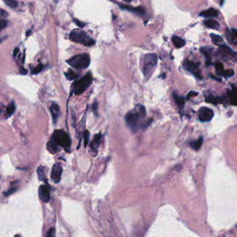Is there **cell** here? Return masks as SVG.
I'll use <instances>...</instances> for the list:
<instances>
[{"label": "cell", "instance_id": "cell-20", "mask_svg": "<svg viewBox=\"0 0 237 237\" xmlns=\"http://www.w3.org/2000/svg\"><path fill=\"white\" fill-rule=\"evenodd\" d=\"M173 97H174V100H175L176 104L178 106L179 108L181 109L184 108L185 105V102H186V100L184 97L182 96H179V95L175 92V91H174L173 92Z\"/></svg>", "mask_w": 237, "mask_h": 237}, {"label": "cell", "instance_id": "cell-8", "mask_svg": "<svg viewBox=\"0 0 237 237\" xmlns=\"http://www.w3.org/2000/svg\"><path fill=\"white\" fill-rule=\"evenodd\" d=\"M214 116V113L212 109L207 107L203 106L198 111V118L203 122L211 121Z\"/></svg>", "mask_w": 237, "mask_h": 237}, {"label": "cell", "instance_id": "cell-31", "mask_svg": "<svg viewBox=\"0 0 237 237\" xmlns=\"http://www.w3.org/2000/svg\"><path fill=\"white\" fill-rule=\"evenodd\" d=\"M4 2L11 8H16L18 6V2L14 0H4Z\"/></svg>", "mask_w": 237, "mask_h": 237}, {"label": "cell", "instance_id": "cell-4", "mask_svg": "<svg viewBox=\"0 0 237 237\" xmlns=\"http://www.w3.org/2000/svg\"><path fill=\"white\" fill-rule=\"evenodd\" d=\"M93 83V77L90 72H88L81 80L77 81L74 84V93L76 95H80L86 90Z\"/></svg>", "mask_w": 237, "mask_h": 237}, {"label": "cell", "instance_id": "cell-36", "mask_svg": "<svg viewBox=\"0 0 237 237\" xmlns=\"http://www.w3.org/2000/svg\"><path fill=\"white\" fill-rule=\"evenodd\" d=\"M8 21L6 20H0V31H2L7 26Z\"/></svg>", "mask_w": 237, "mask_h": 237}, {"label": "cell", "instance_id": "cell-16", "mask_svg": "<svg viewBox=\"0 0 237 237\" xmlns=\"http://www.w3.org/2000/svg\"><path fill=\"white\" fill-rule=\"evenodd\" d=\"M101 138H102V135H101V134H97L95 136L94 139L90 143V149L95 152V155H96L97 153V150H98V147L100 144Z\"/></svg>", "mask_w": 237, "mask_h": 237}, {"label": "cell", "instance_id": "cell-2", "mask_svg": "<svg viewBox=\"0 0 237 237\" xmlns=\"http://www.w3.org/2000/svg\"><path fill=\"white\" fill-rule=\"evenodd\" d=\"M70 39L75 43L82 44L85 46L91 47L95 44L92 38L90 37L85 31L80 29H74L70 33Z\"/></svg>", "mask_w": 237, "mask_h": 237}, {"label": "cell", "instance_id": "cell-23", "mask_svg": "<svg viewBox=\"0 0 237 237\" xmlns=\"http://www.w3.org/2000/svg\"><path fill=\"white\" fill-rule=\"evenodd\" d=\"M135 114L138 117V120L144 118L146 116V110L143 105H137L135 109Z\"/></svg>", "mask_w": 237, "mask_h": 237}, {"label": "cell", "instance_id": "cell-6", "mask_svg": "<svg viewBox=\"0 0 237 237\" xmlns=\"http://www.w3.org/2000/svg\"><path fill=\"white\" fill-rule=\"evenodd\" d=\"M218 54L224 59L229 60V61H232L234 63L236 62V52L227 45L219 47L218 49Z\"/></svg>", "mask_w": 237, "mask_h": 237}, {"label": "cell", "instance_id": "cell-37", "mask_svg": "<svg viewBox=\"0 0 237 237\" xmlns=\"http://www.w3.org/2000/svg\"><path fill=\"white\" fill-rule=\"evenodd\" d=\"M74 22L75 23V24H77V26L79 27H80V28H83V27H84L86 25V23H83V22H81L80 20H77V19H74Z\"/></svg>", "mask_w": 237, "mask_h": 237}, {"label": "cell", "instance_id": "cell-17", "mask_svg": "<svg viewBox=\"0 0 237 237\" xmlns=\"http://www.w3.org/2000/svg\"><path fill=\"white\" fill-rule=\"evenodd\" d=\"M219 11L217 9L210 8L207 9V10L202 11L200 13V16L204 18H215L219 16Z\"/></svg>", "mask_w": 237, "mask_h": 237}, {"label": "cell", "instance_id": "cell-11", "mask_svg": "<svg viewBox=\"0 0 237 237\" xmlns=\"http://www.w3.org/2000/svg\"><path fill=\"white\" fill-rule=\"evenodd\" d=\"M39 195L41 201L47 203L50 199L49 189L45 185H41L39 188Z\"/></svg>", "mask_w": 237, "mask_h": 237}, {"label": "cell", "instance_id": "cell-30", "mask_svg": "<svg viewBox=\"0 0 237 237\" xmlns=\"http://www.w3.org/2000/svg\"><path fill=\"white\" fill-rule=\"evenodd\" d=\"M215 68H216V73L219 76H222L223 72L225 70H224L223 65L221 64V63H216V65H215Z\"/></svg>", "mask_w": 237, "mask_h": 237}, {"label": "cell", "instance_id": "cell-22", "mask_svg": "<svg viewBox=\"0 0 237 237\" xmlns=\"http://www.w3.org/2000/svg\"><path fill=\"white\" fill-rule=\"evenodd\" d=\"M47 149L50 153L55 154L60 150L59 145L56 144L52 139H50V141L47 143Z\"/></svg>", "mask_w": 237, "mask_h": 237}, {"label": "cell", "instance_id": "cell-42", "mask_svg": "<svg viewBox=\"0 0 237 237\" xmlns=\"http://www.w3.org/2000/svg\"><path fill=\"white\" fill-rule=\"evenodd\" d=\"M0 15H1V16L6 17L8 15V13L5 11L2 10H2H0Z\"/></svg>", "mask_w": 237, "mask_h": 237}, {"label": "cell", "instance_id": "cell-33", "mask_svg": "<svg viewBox=\"0 0 237 237\" xmlns=\"http://www.w3.org/2000/svg\"><path fill=\"white\" fill-rule=\"evenodd\" d=\"M90 137V133L89 131L88 130H85L84 131V147H86L88 143V139H89Z\"/></svg>", "mask_w": 237, "mask_h": 237}, {"label": "cell", "instance_id": "cell-18", "mask_svg": "<svg viewBox=\"0 0 237 237\" xmlns=\"http://www.w3.org/2000/svg\"><path fill=\"white\" fill-rule=\"evenodd\" d=\"M224 97H220V96H212V95H209L205 98V102L207 103H210L212 104H215L216 105L218 104H220L223 103L224 102Z\"/></svg>", "mask_w": 237, "mask_h": 237}, {"label": "cell", "instance_id": "cell-19", "mask_svg": "<svg viewBox=\"0 0 237 237\" xmlns=\"http://www.w3.org/2000/svg\"><path fill=\"white\" fill-rule=\"evenodd\" d=\"M204 24L209 29L219 31L220 29V25L219 23L214 20H207L204 21Z\"/></svg>", "mask_w": 237, "mask_h": 237}, {"label": "cell", "instance_id": "cell-38", "mask_svg": "<svg viewBox=\"0 0 237 237\" xmlns=\"http://www.w3.org/2000/svg\"><path fill=\"white\" fill-rule=\"evenodd\" d=\"M47 237H55V229L51 228L47 234Z\"/></svg>", "mask_w": 237, "mask_h": 237}, {"label": "cell", "instance_id": "cell-10", "mask_svg": "<svg viewBox=\"0 0 237 237\" xmlns=\"http://www.w3.org/2000/svg\"><path fill=\"white\" fill-rule=\"evenodd\" d=\"M63 173V168L61 164L59 163H56L54 164L52 167V173H51V178L54 183H59L61 181V175Z\"/></svg>", "mask_w": 237, "mask_h": 237}, {"label": "cell", "instance_id": "cell-3", "mask_svg": "<svg viewBox=\"0 0 237 237\" xmlns=\"http://www.w3.org/2000/svg\"><path fill=\"white\" fill-rule=\"evenodd\" d=\"M66 63L76 69L84 70L90 65V59L88 54H81L67 60Z\"/></svg>", "mask_w": 237, "mask_h": 237}, {"label": "cell", "instance_id": "cell-39", "mask_svg": "<svg viewBox=\"0 0 237 237\" xmlns=\"http://www.w3.org/2000/svg\"><path fill=\"white\" fill-rule=\"evenodd\" d=\"M198 95V93L195 92V91H191V92L187 95V96H186V100H189L191 97L197 96Z\"/></svg>", "mask_w": 237, "mask_h": 237}, {"label": "cell", "instance_id": "cell-5", "mask_svg": "<svg viewBox=\"0 0 237 237\" xmlns=\"http://www.w3.org/2000/svg\"><path fill=\"white\" fill-rule=\"evenodd\" d=\"M59 146L63 147L65 150H68L71 145V140L69 135L64 130H56L51 138Z\"/></svg>", "mask_w": 237, "mask_h": 237}, {"label": "cell", "instance_id": "cell-27", "mask_svg": "<svg viewBox=\"0 0 237 237\" xmlns=\"http://www.w3.org/2000/svg\"><path fill=\"white\" fill-rule=\"evenodd\" d=\"M37 173H38V176H39V179L40 180V181L47 182L45 167L39 166L37 169Z\"/></svg>", "mask_w": 237, "mask_h": 237}, {"label": "cell", "instance_id": "cell-25", "mask_svg": "<svg viewBox=\"0 0 237 237\" xmlns=\"http://www.w3.org/2000/svg\"><path fill=\"white\" fill-rule=\"evenodd\" d=\"M172 41L173 45H175L176 48H182V47L186 45V41L182 39V38L177 36H175L172 38Z\"/></svg>", "mask_w": 237, "mask_h": 237}, {"label": "cell", "instance_id": "cell-29", "mask_svg": "<svg viewBox=\"0 0 237 237\" xmlns=\"http://www.w3.org/2000/svg\"><path fill=\"white\" fill-rule=\"evenodd\" d=\"M65 77L68 79V80H75L76 78L78 77V75L76 74L74 71H72L71 69H69L67 72H65L64 73Z\"/></svg>", "mask_w": 237, "mask_h": 237}, {"label": "cell", "instance_id": "cell-34", "mask_svg": "<svg viewBox=\"0 0 237 237\" xmlns=\"http://www.w3.org/2000/svg\"><path fill=\"white\" fill-rule=\"evenodd\" d=\"M43 68V65L42 64H40V65H38L36 68H35L32 70V71H31V74H32V75L39 74L41 71H42Z\"/></svg>", "mask_w": 237, "mask_h": 237}, {"label": "cell", "instance_id": "cell-40", "mask_svg": "<svg viewBox=\"0 0 237 237\" xmlns=\"http://www.w3.org/2000/svg\"><path fill=\"white\" fill-rule=\"evenodd\" d=\"M92 108H93V112H94L95 113V115H97V113H97V102H96V101L93 103Z\"/></svg>", "mask_w": 237, "mask_h": 237}, {"label": "cell", "instance_id": "cell-44", "mask_svg": "<svg viewBox=\"0 0 237 237\" xmlns=\"http://www.w3.org/2000/svg\"><path fill=\"white\" fill-rule=\"evenodd\" d=\"M211 78L213 79V80H216V81H219V82H222V80H221L220 78H218L216 77H214V76H213V75H211Z\"/></svg>", "mask_w": 237, "mask_h": 237}, {"label": "cell", "instance_id": "cell-28", "mask_svg": "<svg viewBox=\"0 0 237 237\" xmlns=\"http://www.w3.org/2000/svg\"><path fill=\"white\" fill-rule=\"evenodd\" d=\"M15 104L14 102H11L10 104H8V106L6 108V118H8L9 117H11L15 111Z\"/></svg>", "mask_w": 237, "mask_h": 237}, {"label": "cell", "instance_id": "cell-9", "mask_svg": "<svg viewBox=\"0 0 237 237\" xmlns=\"http://www.w3.org/2000/svg\"><path fill=\"white\" fill-rule=\"evenodd\" d=\"M138 121L139 120L138 117L135 114L134 111H129L125 116L126 123H127V125L132 130H134V129H137Z\"/></svg>", "mask_w": 237, "mask_h": 237}, {"label": "cell", "instance_id": "cell-24", "mask_svg": "<svg viewBox=\"0 0 237 237\" xmlns=\"http://www.w3.org/2000/svg\"><path fill=\"white\" fill-rule=\"evenodd\" d=\"M231 86L232 88V90H228L227 91V95L229 98L230 103L232 105L236 106V86L235 85L231 84Z\"/></svg>", "mask_w": 237, "mask_h": 237}, {"label": "cell", "instance_id": "cell-12", "mask_svg": "<svg viewBox=\"0 0 237 237\" xmlns=\"http://www.w3.org/2000/svg\"><path fill=\"white\" fill-rule=\"evenodd\" d=\"M120 7L121 8L124 9V10H127L129 12L134 13L136 15H145V10L143 7L142 6H138V7H132L131 6L128 5H123L120 4Z\"/></svg>", "mask_w": 237, "mask_h": 237}, {"label": "cell", "instance_id": "cell-21", "mask_svg": "<svg viewBox=\"0 0 237 237\" xmlns=\"http://www.w3.org/2000/svg\"><path fill=\"white\" fill-rule=\"evenodd\" d=\"M210 36L211 40H212V43L214 45L219 46L220 47L226 45L225 41H224L222 38L219 36V35H216L215 33H211Z\"/></svg>", "mask_w": 237, "mask_h": 237}, {"label": "cell", "instance_id": "cell-45", "mask_svg": "<svg viewBox=\"0 0 237 237\" xmlns=\"http://www.w3.org/2000/svg\"><path fill=\"white\" fill-rule=\"evenodd\" d=\"M2 112V109H0V113H1Z\"/></svg>", "mask_w": 237, "mask_h": 237}, {"label": "cell", "instance_id": "cell-43", "mask_svg": "<svg viewBox=\"0 0 237 237\" xmlns=\"http://www.w3.org/2000/svg\"><path fill=\"white\" fill-rule=\"evenodd\" d=\"M19 52V48H18V47H16V48H15V49H14V51H13V56H14V57H15V56H16V55L18 54V53Z\"/></svg>", "mask_w": 237, "mask_h": 237}, {"label": "cell", "instance_id": "cell-26", "mask_svg": "<svg viewBox=\"0 0 237 237\" xmlns=\"http://www.w3.org/2000/svg\"><path fill=\"white\" fill-rule=\"evenodd\" d=\"M203 143V137H200L198 139L195 141H191L190 142V146L195 150H198L200 149Z\"/></svg>", "mask_w": 237, "mask_h": 237}, {"label": "cell", "instance_id": "cell-14", "mask_svg": "<svg viewBox=\"0 0 237 237\" xmlns=\"http://www.w3.org/2000/svg\"><path fill=\"white\" fill-rule=\"evenodd\" d=\"M50 112H51L54 124H55V123L57 122V120L59 118L60 113H61V109H60V107L55 102L52 103L51 106H50Z\"/></svg>", "mask_w": 237, "mask_h": 237}, {"label": "cell", "instance_id": "cell-13", "mask_svg": "<svg viewBox=\"0 0 237 237\" xmlns=\"http://www.w3.org/2000/svg\"><path fill=\"white\" fill-rule=\"evenodd\" d=\"M213 51L214 48L209 46L203 47L200 48V52L203 54L205 56V58L207 59V64L211 65V59H212L213 55Z\"/></svg>", "mask_w": 237, "mask_h": 237}, {"label": "cell", "instance_id": "cell-7", "mask_svg": "<svg viewBox=\"0 0 237 237\" xmlns=\"http://www.w3.org/2000/svg\"><path fill=\"white\" fill-rule=\"evenodd\" d=\"M199 64H200L199 63H194L187 59L185 60L183 65H184V68L186 70L191 72V73L198 79L202 80L203 77H202L200 71V70H199Z\"/></svg>", "mask_w": 237, "mask_h": 237}, {"label": "cell", "instance_id": "cell-35", "mask_svg": "<svg viewBox=\"0 0 237 237\" xmlns=\"http://www.w3.org/2000/svg\"><path fill=\"white\" fill-rule=\"evenodd\" d=\"M17 189H18L17 187H11L8 191L4 192V195H5V196H9L10 195L14 193L17 191Z\"/></svg>", "mask_w": 237, "mask_h": 237}, {"label": "cell", "instance_id": "cell-1", "mask_svg": "<svg viewBox=\"0 0 237 237\" xmlns=\"http://www.w3.org/2000/svg\"><path fill=\"white\" fill-rule=\"evenodd\" d=\"M158 57L155 54H147L142 56L141 66L145 78L149 79L156 68Z\"/></svg>", "mask_w": 237, "mask_h": 237}, {"label": "cell", "instance_id": "cell-41", "mask_svg": "<svg viewBox=\"0 0 237 237\" xmlns=\"http://www.w3.org/2000/svg\"><path fill=\"white\" fill-rule=\"evenodd\" d=\"M19 72H20V73L21 75H27V70L26 69H24L23 67H21V68H20V70H19Z\"/></svg>", "mask_w": 237, "mask_h": 237}, {"label": "cell", "instance_id": "cell-46", "mask_svg": "<svg viewBox=\"0 0 237 237\" xmlns=\"http://www.w3.org/2000/svg\"><path fill=\"white\" fill-rule=\"evenodd\" d=\"M15 237H19L18 236H15Z\"/></svg>", "mask_w": 237, "mask_h": 237}, {"label": "cell", "instance_id": "cell-32", "mask_svg": "<svg viewBox=\"0 0 237 237\" xmlns=\"http://www.w3.org/2000/svg\"><path fill=\"white\" fill-rule=\"evenodd\" d=\"M234 75V70L232 69L227 70H224L223 73L222 75V77H230Z\"/></svg>", "mask_w": 237, "mask_h": 237}, {"label": "cell", "instance_id": "cell-15", "mask_svg": "<svg viewBox=\"0 0 237 237\" xmlns=\"http://www.w3.org/2000/svg\"><path fill=\"white\" fill-rule=\"evenodd\" d=\"M225 36L227 40L229 41L230 43L233 44V45H236L237 44V31L234 28L232 29V30H229L227 29Z\"/></svg>", "mask_w": 237, "mask_h": 237}]
</instances>
